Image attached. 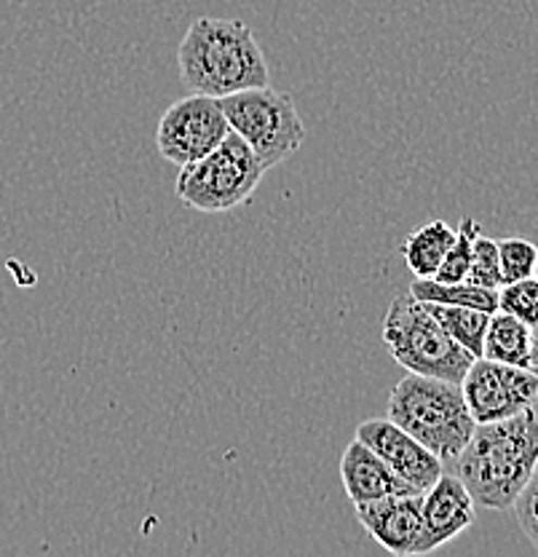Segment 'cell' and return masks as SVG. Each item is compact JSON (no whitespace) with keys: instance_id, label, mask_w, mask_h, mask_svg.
<instances>
[{"instance_id":"obj_1","label":"cell","mask_w":538,"mask_h":557,"mask_svg":"<svg viewBox=\"0 0 538 557\" xmlns=\"http://www.w3.org/2000/svg\"><path fill=\"white\" fill-rule=\"evenodd\" d=\"M538 461V397L523 413L477 423L464 450L445 469L466 485L477 507L506 512Z\"/></svg>"},{"instance_id":"obj_2","label":"cell","mask_w":538,"mask_h":557,"mask_svg":"<svg viewBox=\"0 0 538 557\" xmlns=\"http://www.w3.org/2000/svg\"><path fill=\"white\" fill-rule=\"evenodd\" d=\"M177 65L188 91L217 100L271 84L263 49L241 20H196L179 44Z\"/></svg>"},{"instance_id":"obj_3","label":"cell","mask_w":538,"mask_h":557,"mask_svg":"<svg viewBox=\"0 0 538 557\" xmlns=\"http://www.w3.org/2000/svg\"><path fill=\"white\" fill-rule=\"evenodd\" d=\"M389 421L413 434L445 467L464 450L477 426L461 383L415 373L404 375L389 394Z\"/></svg>"},{"instance_id":"obj_4","label":"cell","mask_w":538,"mask_h":557,"mask_svg":"<svg viewBox=\"0 0 538 557\" xmlns=\"http://www.w3.org/2000/svg\"><path fill=\"white\" fill-rule=\"evenodd\" d=\"M384 344L408 373L450 383L464 381L468 364L477 359L450 338L429 306L415 300L410 293L391 300L384 319Z\"/></svg>"},{"instance_id":"obj_5","label":"cell","mask_w":538,"mask_h":557,"mask_svg":"<svg viewBox=\"0 0 538 557\" xmlns=\"http://www.w3.org/2000/svg\"><path fill=\"white\" fill-rule=\"evenodd\" d=\"M265 166L236 132H228L217 148L179 166L175 190L185 207L207 214H223L252 199Z\"/></svg>"},{"instance_id":"obj_6","label":"cell","mask_w":538,"mask_h":557,"mask_svg":"<svg viewBox=\"0 0 538 557\" xmlns=\"http://www.w3.org/2000/svg\"><path fill=\"white\" fill-rule=\"evenodd\" d=\"M220 104H223L230 132H236L250 145L265 172L279 166L303 145V119L287 91L258 86V89L220 97Z\"/></svg>"},{"instance_id":"obj_7","label":"cell","mask_w":538,"mask_h":557,"mask_svg":"<svg viewBox=\"0 0 538 557\" xmlns=\"http://www.w3.org/2000/svg\"><path fill=\"white\" fill-rule=\"evenodd\" d=\"M228 132V119H225L217 97L190 91L185 100L170 104L166 113L161 115L155 145L170 164L185 166L217 148Z\"/></svg>"},{"instance_id":"obj_8","label":"cell","mask_w":538,"mask_h":557,"mask_svg":"<svg viewBox=\"0 0 538 557\" xmlns=\"http://www.w3.org/2000/svg\"><path fill=\"white\" fill-rule=\"evenodd\" d=\"M461 392L474 423L501 421L523 413L538 397V373L534 368H514L477 357L468 364Z\"/></svg>"},{"instance_id":"obj_9","label":"cell","mask_w":538,"mask_h":557,"mask_svg":"<svg viewBox=\"0 0 538 557\" xmlns=\"http://www.w3.org/2000/svg\"><path fill=\"white\" fill-rule=\"evenodd\" d=\"M424 493H395L354 504L356 520L375 544L397 557L424 555Z\"/></svg>"},{"instance_id":"obj_10","label":"cell","mask_w":538,"mask_h":557,"mask_svg":"<svg viewBox=\"0 0 538 557\" xmlns=\"http://www.w3.org/2000/svg\"><path fill=\"white\" fill-rule=\"evenodd\" d=\"M356 440L378 453L391 472L399 474L415 491L426 493L445 472V463L429 448L418 443L413 434L399 429L389 418H370L356 426Z\"/></svg>"},{"instance_id":"obj_11","label":"cell","mask_w":538,"mask_h":557,"mask_svg":"<svg viewBox=\"0 0 538 557\" xmlns=\"http://www.w3.org/2000/svg\"><path fill=\"white\" fill-rule=\"evenodd\" d=\"M474 498L468 496L466 485L445 469L439 480L424 493V555L434 553L442 544L453 542L455 536L472 528L474 522Z\"/></svg>"},{"instance_id":"obj_12","label":"cell","mask_w":538,"mask_h":557,"mask_svg":"<svg viewBox=\"0 0 538 557\" xmlns=\"http://www.w3.org/2000/svg\"><path fill=\"white\" fill-rule=\"evenodd\" d=\"M340 480L354 504L375 502V498L395 496V493H421L391 472L384 458L359 440H354L340 456Z\"/></svg>"},{"instance_id":"obj_13","label":"cell","mask_w":538,"mask_h":557,"mask_svg":"<svg viewBox=\"0 0 538 557\" xmlns=\"http://www.w3.org/2000/svg\"><path fill=\"white\" fill-rule=\"evenodd\" d=\"M530 344H534V327L520 322L506 311L490 313L488 330L483 341V357L514 368H530Z\"/></svg>"},{"instance_id":"obj_14","label":"cell","mask_w":538,"mask_h":557,"mask_svg":"<svg viewBox=\"0 0 538 557\" xmlns=\"http://www.w3.org/2000/svg\"><path fill=\"white\" fill-rule=\"evenodd\" d=\"M455 242V228H450L445 220H431L424 228L413 231L404 239L399 252H402L404 265L413 271L415 278H431L437 274L439 263L448 255V249Z\"/></svg>"},{"instance_id":"obj_15","label":"cell","mask_w":538,"mask_h":557,"mask_svg":"<svg viewBox=\"0 0 538 557\" xmlns=\"http://www.w3.org/2000/svg\"><path fill=\"white\" fill-rule=\"evenodd\" d=\"M415 300L442 306H468L479 311H499V289L472 287L466 282H437V278H415L408 289Z\"/></svg>"},{"instance_id":"obj_16","label":"cell","mask_w":538,"mask_h":557,"mask_svg":"<svg viewBox=\"0 0 538 557\" xmlns=\"http://www.w3.org/2000/svg\"><path fill=\"white\" fill-rule=\"evenodd\" d=\"M424 304V300H421ZM429 311L437 317V322L442 324L450 333V338L455 344L466 348L472 357H483V341L485 330H488L490 313L479 309H468V306H442V304H426Z\"/></svg>"},{"instance_id":"obj_17","label":"cell","mask_w":538,"mask_h":557,"mask_svg":"<svg viewBox=\"0 0 538 557\" xmlns=\"http://www.w3.org/2000/svg\"><path fill=\"white\" fill-rule=\"evenodd\" d=\"M479 234H483V228H479L477 220L474 218L461 220V225L455 228L453 247L448 249V255H445L442 263H439V269H437V274H434L431 278H437V282H464L468 263H472L474 239H477Z\"/></svg>"},{"instance_id":"obj_18","label":"cell","mask_w":538,"mask_h":557,"mask_svg":"<svg viewBox=\"0 0 538 557\" xmlns=\"http://www.w3.org/2000/svg\"><path fill=\"white\" fill-rule=\"evenodd\" d=\"M499 311L512 313L528 327L538 324V278H517L499 287Z\"/></svg>"},{"instance_id":"obj_19","label":"cell","mask_w":538,"mask_h":557,"mask_svg":"<svg viewBox=\"0 0 538 557\" xmlns=\"http://www.w3.org/2000/svg\"><path fill=\"white\" fill-rule=\"evenodd\" d=\"M466 284L483 289H499L501 287V265H499V244L490 236L479 234L472 247V263L466 271Z\"/></svg>"},{"instance_id":"obj_20","label":"cell","mask_w":538,"mask_h":557,"mask_svg":"<svg viewBox=\"0 0 538 557\" xmlns=\"http://www.w3.org/2000/svg\"><path fill=\"white\" fill-rule=\"evenodd\" d=\"M496 244H499V265H501L503 284L534 276L536 252H538L534 242L523 239V236H506V239Z\"/></svg>"},{"instance_id":"obj_21","label":"cell","mask_w":538,"mask_h":557,"mask_svg":"<svg viewBox=\"0 0 538 557\" xmlns=\"http://www.w3.org/2000/svg\"><path fill=\"white\" fill-rule=\"evenodd\" d=\"M512 512L514 518H517L520 528H523L525 536H528V542L538 549V461L530 480L525 483L523 491H520V496L514 498Z\"/></svg>"},{"instance_id":"obj_22","label":"cell","mask_w":538,"mask_h":557,"mask_svg":"<svg viewBox=\"0 0 538 557\" xmlns=\"http://www.w3.org/2000/svg\"><path fill=\"white\" fill-rule=\"evenodd\" d=\"M530 368H538V324L534 327V344H530Z\"/></svg>"},{"instance_id":"obj_23","label":"cell","mask_w":538,"mask_h":557,"mask_svg":"<svg viewBox=\"0 0 538 557\" xmlns=\"http://www.w3.org/2000/svg\"><path fill=\"white\" fill-rule=\"evenodd\" d=\"M534 276L538 278V252H536V269H534Z\"/></svg>"},{"instance_id":"obj_24","label":"cell","mask_w":538,"mask_h":557,"mask_svg":"<svg viewBox=\"0 0 538 557\" xmlns=\"http://www.w3.org/2000/svg\"><path fill=\"white\" fill-rule=\"evenodd\" d=\"M536 373H538V368H536Z\"/></svg>"}]
</instances>
